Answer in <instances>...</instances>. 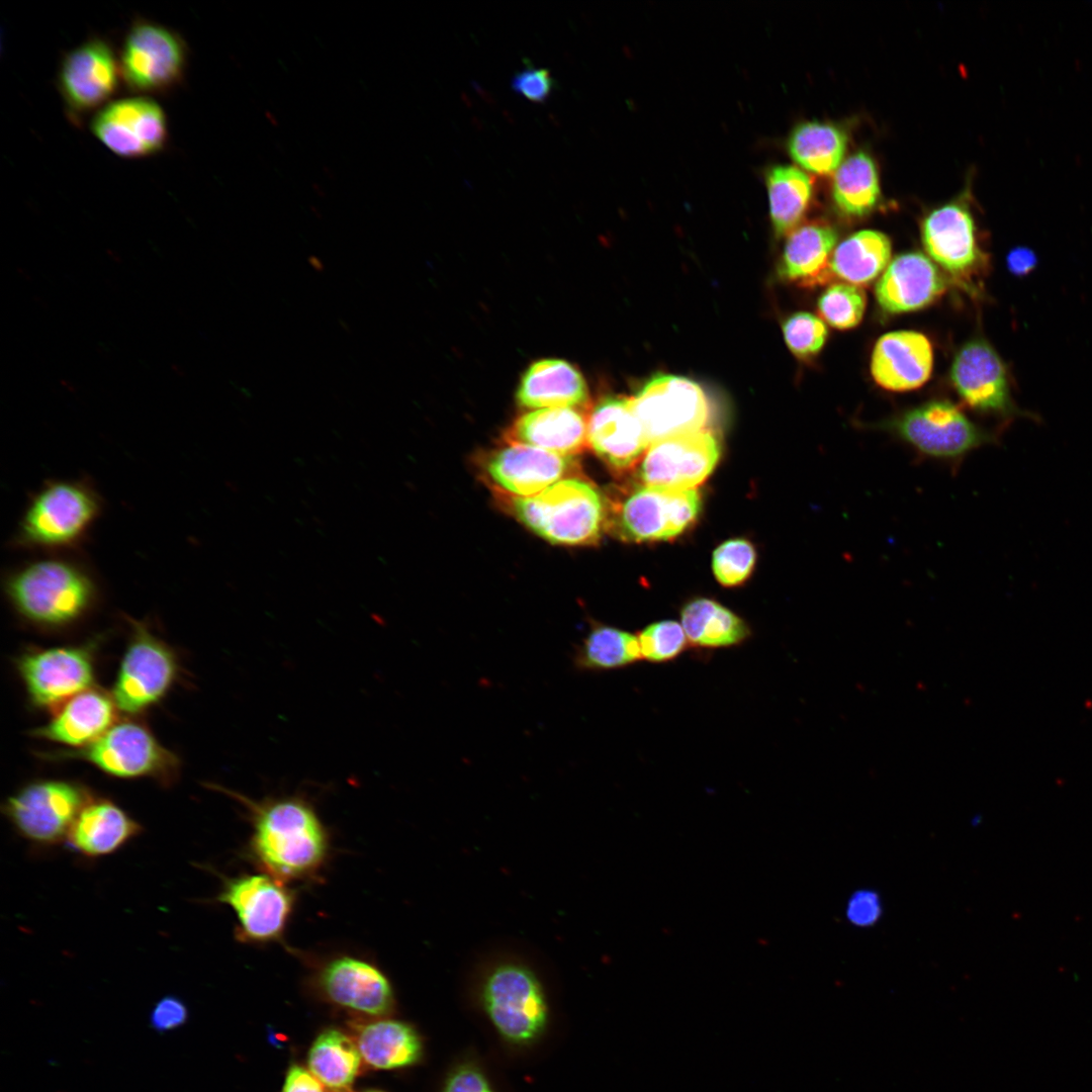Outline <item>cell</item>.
<instances>
[{"instance_id":"18","label":"cell","mask_w":1092,"mask_h":1092,"mask_svg":"<svg viewBox=\"0 0 1092 1092\" xmlns=\"http://www.w3.org/2000/svg\"><path fill=\"white\" fill-rule=\"evenodd\" d=\"M719 443L708 431L668 437L651 444L639 469L644 485L692 489L713 471Z\"/></svg>"},{"instance_id":"1","label":"cell","mask_w":1092,"mask_h":1092,"mask_svg":"<svg viewBox=\"0 0 1092 1092\" xmlns=\"http://www.w3.org/2000/svg\"><path fill=\"white\" fill-rule=\"evenodd\" d=\"M2 590L20 621L48 632L83 623L103 597L100 577L81 552L34 554L3 572Z\"/></svg>"},{"instance_id":"48","label":"cell","mask_w":1092,"mask_h":1092,"mask_svg":"<svg viewBox=\"0 0 1092 1092\" xmlns=\"http://www.w3.org/2000/svg\"><path fill=\"white\" fill-rule=\"evenodd\" d=\"M367 1092H382V1091H378V1090H370V1091H367Z\"/></svg>"},{"instance_id":"30","label":"cell","mask_w":1092,"mask_h":1092,"mask_svg":"<svg viewBox=\"0 0 1092 1092\" xmlns=\"http://www.w3.org/2000/svg\"><path fill=\"white\" fill-rule=\"evenodd\" d=\"M836 242L835 229L825 221L798 225L788 235L779 276L807 287L828 282L832 279L829 262Z\"/></svg>"},{"instance_id":"47","label":"cell","mask_w":1092,"mask_h":1092,"mask_svg":"<svg viewBox=\"0 0 1092 1092\" xmlns=\"http://www.w3.org/2000/svg\"><path fill=\"white\" fill-rule=\"evenodd\" d=\"M1036 264V254L1027 247L1013 248L1006 257L1007 268L1010 273L1015 276L1028 275L1035 269Z\"/></svg>"},{"instance_id":"44","label":"cell","mask_w":1092,"mask_h":1092,"mask_svg":"<svg viewBox=\"0 0 1092 1092\" xmlns=\"http://www.w3.org/2000/svg\"><path fill=\"white\" fill-rule=\"evenodd\" d=\"M188 1009L185 1003L177 996L167 995L161 998L154 1006L150 1014L151 1027L160 1032L176 1029L186 1023Z\"/></svg>"},{"instance_id":"14","label":"cell","mask_w":1092,"mask_h":1092,"mask_svg":"<svg viewBox=\"0 0 1092 1092\" xmlns=\"http://www.w3.org/2000/svg\"><path fill=\"white\" fill-rule=\"evenodd\" d=\"M922 242L954 283L972 294L978 292L989 257L979 244L974 218L966 206L951 202L932 210L922 223Z\"/></svg>"},{"instance_id":"36","label":"cell","mask_w":1092,"mask_h":1092,"mask_svg":"<svg viewBox=\"0 0 1092 1092\" xmlns=\"http://www.w3.org/2000/svg\"><path fill=\"white\" fill-rule=\"evenodd\" d=\"M847 135L838 126L821 121H805L791 131L787 148L792 159L815 174L836 170L845 154Z\"/></svg>"},{"instance_id":"33","label":"cell","mask_w":1092,"mask_h":1092,"mask_svg":"<svg viewBox=\"0 0 1092 1092\" xmlns=\"http://www.w3.org/2000/svg\"><path fill=\"white\" fill-rule=\"evenodd\" d=\"M891 257V242L881 232L863 230L843 240L829 262L831 278L838 277L853 285H867L886 268Z\"/></svg>"},{"instance_id":"31","label":"cell","mask_w":1092,"mask_h":1092,"mask_svg":"<svg viewBox=\"0 0 1092 1092\" xmlns=\"http://www.w3.org/2000/svg\"><path fill=\"white\" fill-rule=\"evenodd\" d=\"M356 1043L362 1059L375 1069L410 1067L423 1055L418 1031L399 1020H375L360 1026Z\"/></svg>"},{"instance_id":"28","label":"cell","mask_w":1092,"mask_h":1092,"mask_svg":"<svg viewBox=\"0 0 1092 1092\" xmlns=\"http://www.w3.org/2000/svg\"><path fill=\"white\" fill-rule=\"evenodd\" d=\"M142 828L114 802L93 797L75 820L68 843L87 857L110 854L135 837Z\"/></svg>"},{"instance_id":"41","label":"cell","mask_w":1092,"mask_h":1092,"mask_svg":"<svg viewBox=\"0 0 1092 1092\" xmlns=\"http://www.w3.org/2000/svg\"><path fill=\"white\" fill-rule=\"evenodd\" d=\"M783 334L791 352L799 359L808 360L821 351L828 331L821 318L810 312L800 311L785 321Z\"/></svg>"},{"instance_id":"34","label":"cell","mask_w":1092,"mask_h":1092,"mask_svg":"<svg viewBox=\"0 0 1092 1092\" xmlns=\"http://www.w3.org/2000/svg\"><path fill=\"white\" fill-rule=\"evenodd\" d=\"M769 215L777 237L789 235L806 213L813 185L810 177L792 165H774L765 171Z\"/></svg>"},{"instance_id":"16","label":"cell","mask_w":1092,"mask_h":1092,"mask_svg":"<svg viewBox=\"0 0 1092 1092\" xmlns=\"http://www.w3.org/2000/svg\"><path fill=\"white\" fill-rule=\"evenodd\" d=\"M90 128L113 154L127 159L152 156L164 149L168 139L163 109L145 96L108 103L92 118Z\"/></svg>"},{"instance_id":"26","label":"cell","mask_w":1092,"mask_h":1092,"mask_svg":"<svg viewBox=\"0 0 1092 1092\" xmlns=\"http://www.w3.org/2000/svg\"><path fill=\"white\" fill-rule=\"evenodd\" d=\"M507 443L536 447L573 457L588 446L587 419L580 408H540L518 417L508 430Z\"/></svg>"},{"instance_id":"29","label":"cell","mask_w":1092,"mask_h":1092,"mask_svg":"<svg viewBox=\"0 0 1092 1092\" xmlns=\"http://www.w3.org/2000/svg\"><path fill=\"white\" fill-rule=\"evenodd\" d=\"M679 614L689 647L696 655L739 647L752 635L742 617L713 599H693L681 607Z\"/></svg>"},{"instance_id":"19","label":"cell","mask_w":1092,"mask_h":1092,"mask_svg":"<svg viewBox=\"0 0 1092 1092\" xmlns=\"http://www.w3.org/2000/svg\"><path fill=\"white\" fill-rule=\"evenodd\" d=\"M314 981L331 1003L369 1016L387 1015L394 1006L392 986L372 962L356 954H337L322 962Z\"/></svg>"},{"instance_id":"32","label":"cell","mask_w":1092,"mask_h":1092,"mask_svg":"<svg viewBox=\"0 0 1092 1092\" xmlns=\"http://www.w3.org/2000/svg\"><path fill=\"white\" fill-rule=\"evenodd\" d=\"M572 658L575 669L583 672L626 668L642 660L637 634L599 622H593L575 645Z\"/></svg>"},{"instance_id":"43","label":"cell","mask_w":1092,"mask_h":1092,"mask_svg":"<svg viewBox=\"0 0 1092 1092\" xmlns=\"http://www.w3.org/2000/svg\"><path fill=\"white\" fill-rule=\"evenodd\" d=\"M442 1092H494L483 1071L471 1062L455 1067L447 1076Z\"/></svg>"},{"instance_id":"37","label":"cell","mask_w":1092,"mask_h":1092,"mask_svg":"<svg viewBox=\"0 0 1092 1092\" xmlns=\"http://www.w3.org/2000/svg\"><path fill=\"white\" fill-rule=\"evenodd\" d=\"M880 196L878 171L868 154L855 153L837 168L832 183V198L842 214L862 217L874 210Z\"/></svg>"},{"instance_id":"13","label":"cell","mask_w":1092,"mask_h":1092,"mask_svg":"<svg viewBox=\"0 0 1092 1092\" xmlns=\"http://www.w3.org/2000/svg\"><path fill=\"white\" fill-rule=\"evenodd\" d=\"M118 65L120 76L130 90L162 93L182 80L186 46L168 27L136 20L123 39Z\"/></svg>"},{"instance_id":"42","label":"cell","mask_w":1092,"mask_h":1092,"mask_svg":"<svg viewBox=\"0 0 1092 1092\" xmlns=\"http://www.w3.org/2000/svg\"><path fill=\"white\" fill-rule=\"evenodd\" d=\"M511 88L529 101L543 104L552 94L554 80L548 69L528 66L512 77Z\"/></svg>"},{"instance_id":"40","label":"cell","mask_w":1092,"mask_h":1092,"mask_svg":"<svg viewBox=\"0 0 1092 1092\" xmlns=\"http://www.w3.org/2000/svg\"><path fill=\"white\" fill-rule=\"evenodd\" d=\"M755 558V550L748 541L728 540L713 553L712 567L715 577L724 586H737L749 577Z\"/></svg>"},{"instance_id":"24","label":"cell","mask_w":1092,"mask_h":1092,"mask_svg":"<svg viewBox=\"0 0 1092 1092\" xmlns=\"http://www.w3.org/2000/svg\"><path fill=\"white\" fill-rule=\"evenodd\" d=\"M54 711L47 724L30 731L31 736L75 749L92 743L111 728L117 722L118 709L111 694L92 687Z\"/></svg>"},{"instance_id":"23","label":"cell","mask_w":1092,"mask_h":1092,"mask_svg":"<svg viewBox=\"0 0 1092 1092\" xmlns=\"http://www.w3.org/2000/svg\"><path fill=\"white\" fill-rule=\"evenodd\" d=\"M945 291V279L934 263L919 252L894 258L876 286V298L887 313L924 308Z\"/></svg>"},{"instance_id":"39","label":"cell","mask_w":1092,"mask_h":1092,"mask_svg":"<svg viewBox=\"0 0 1092 1092\" xmlns=\"http://www.w3.org/2000/svg\"><path fill=\"white\" fill-rule=\"evenodd\" d=\"M866 303V294L856 285L832 284L820 295L818 311L831 327L848 330L861 322Z\"/></svg>"},{"instance_id":"21","label":"cell","mask_w":1092,"mask_h":1092,"mask_svg":"<svg viewBox=\"0 0 1092 1092\" xmlns=\"http://www.w3.org/2000/svg\"><path fill=\"white\" fill-rule=\"evenodd\" d=\"M481 470L496 492L525 497L535 495L556 481L572 476L576 467L573 457L523 444L507 443L483 458Z\"/></svg>"},{"instance_id":"45","label":"cell","mask_w":1092,"mask_h":1092,"mask_svg":"<svg viewBox=\"0 0 1092 1092\" xmlns=\"http://www.w3.org/2000/svg\"><path fill=\"white\" fill-rule=\"evenodd\" d=\"M848 906L849 919L861 925L872 923L880 913L878 899L869 892L856 893Z\"/></svg>"},{"instance_id":"9","label":"cell","mask_w":1092,"mask_h":1092,"mask_svg":"<svg viewBox=\"0 0 1092 1092\" xmlns=\"http://www.w3.org/2000/svg\"><path fill=\"white\" fill-rule=\"evenodd\" d=\"M94 796L85 786L67 780H38L8 797L3 812L17 833L38 845L67 839L87 803Z\"/></svg>"},{"instance_id":"4","label":"cell","mask_w":1092,"mask_h":1092,"mask_svg":"<svg viewBox=\"0 0 1092 1092\" xmlns=\"http://www.w3.org/2000/svg\"><path fill=\"white\" fill-rule=\"evenodd\" d=\"M498 493V492H497ZM504 509L544 540L570 546L596 543L606 527V500L588 480L568 476L531 496L498 493Z\"/></svg>"},{"instance_id":"38","label":"cell","mask_w":1092,"mask_h":1092,"mask_svg":"<svg viewBox=\"0 0 1092 1092\" xmlns=\"http://www.w3.org/2000/svg\"><path fill=\"white\" fill-rule=\"evenodd\" d=\"M636 634L641 658L649 663L672 662L690 648L681 624L674 620L653 622Z\"/></svg>"},{"instance_id":"10","label":"cell","mask_w":1092,"mask_h":1092,"mask_svg":"<svg viewBox=\"0 0 1092 1092\" xmlns=\"http://www.w3.org/2000/svg\"><path fill=\"white\" fill-rule=\"evenodd\" d=\"M700 495L692 489L642 485L607 507L606 526L622 539L634 542L669 540L696 519Z\"/></svg>"},{"instance_id":"11","label":"cell","mask_w":1092,"mask_h":1092,"mask_svg":"<svg viewBox=\"0 0 1092 1092\" xmlns=\"http://www.w3.org/2000/svg\"><path fill=\"white\" fill-rule=\"evenodd\" d=\"M96 644L31 648L15 662L28 700L38 709L56 710L94 685Z\"/></svg>"},{"instance_id":"15","label":"cell","mask_w":1092,"mask_h":1092,"mask_svg":"<svg viewBox=\"0 0 1092 1092\" xmlns=\"http://www.w3.org/2000/svg\"><path fill=\"white\" fill-rule=\"evenodd\" d=\"M649 444L700 431L709 417L701 386L681 376L656 374L631 397Z\"/></svg>"},{"instance_id":"20","label":"cell","mask_w":1092,"mask_h":1092,"mask_svg":"<svg viewBox=\"0 0 1092 1092\" xmlns=\"http://www.w3.org/2000/svg\"><path fill=\"white\" fill-rule=\"evenodd\" d=\"M119 65L111 47L94 37L70 51L63 59L58 86L73 118L101 106L118 89Z\"/></svg>"},{"instance_id":"12","label":"cell","mask_w":1092,"mask_h":1092,"mask_svg":"<svg viewBox=\"0 0 1092 1092\" xmlns=\"http://www.w3.org/2000/svg\"><path fill=\"white\" fill-rule=\"evenodd\" d=\"M216 900L233 910L238 938L267 943L282 938L295 898L282 881L264 873L223 879Z\"/></svg>"},{"instance_id":"27","label":"cell","mask_w":1092,"mask_h":1092,"mask_svg":"<svg viewBox=\"0 0 1092 1092\" xmlns=\"http://www.w3.org/2000/svg\"><path fill=\"white\" fill-rule=\"evenodd\" d=\"M516 399L525 408H582L588 389L580 371L562 359H540L523 373Z\"/></svg>"},{"instance_id":"5","label":"cell","mask_w":1092,"mask_h":1092,"mask_svg":"<svg viewBox=\"0 0 1092 1092\" xmlns=\"http://www.w3.org/2000/svg\"><path fill=\"white\" fill-rule=\"evenodd\" d=\"M46 758L82 760L111 777L149 778L163 786L176 783L181 767L178 756L145 723L133 719L116 722L84 747L48 753Z\"/></svg>"},{"instance_id":"8","label":"cell","mask_w":1092,"mask_h":1092,"mask_svg":"<svg viewBox=\"0 0 1092 1092\" xmlns=\"http://www.w3.org/2000/svg\"><path fill=\"white\" fill-rule=\"evenodd\" d=\"M130 635L111 696L118 711L138 716L159 703L175 684L179 662L175 651L145 622L126 618Z\"/></svg>"},{"instance_id":"35","label":"cell","mask_w":1092,"mask_h":1092,"mask_svg":"<svg viewBox=\"0 0 1092 1092\" xmlns=\"http://www.w3.org/2000/svg\"><path fill=\"white\" fill-rule=\"evenodd\" d=\"M357 1043L341 1030H324L308 1052V1068L331 1092H350L360 1065Z\"/></svg>"},{"instance_id":"25","label":"cell","mask_w":1092,"mask_h":1092,"mask_svg":"<svg viewBox=\"0 0 1092 1092\" xmlns=\"http://www.w3.org/2000/svg\"><path fill=\"white\" fill-rule=\"evenodd\" d=\"M932 364V347L923 334L896 331L883 335L875 344L871 373L875 382L887 390L908 391L929 379Z\"/></svg>"},{"instance_id":"17","label":"cell","mask_w":1092,"mask_h":1092,"mask_svg":"<svg viewBox=\"0 0 1092 1092\" xmlns=\"http://www.w3.org/2000/svg\"><path fill=\"white\" fill-rule=\"evenodd\" d=\"M950 380L965 404L1003 418L1026 416L1013 401L1007 367L984 339L967 342L956 354Z\"/></svg>"},{"instance_id":"2","label":"cell","mask_w":1092,"mask_h":1092,"mask_svg":"<svg viewBox=\"0 0 1092 1092\" xmlns=\"http://www.w3.org/2000/svg\"><path fill=\"white\" fill-rule=\"evenodd\" d=\"M248 812L252 825L250 848L265 873L280 881L315 875L329 853V835L314 807L300 796L254 800L218 785Z\"/></svg>"},{"instance_id":"7","label":"cell","mask_w":1092,"mask_h":1092,"mask_svg":"<svg viewBox=\"0 0 1092 1092\" xmlns=\"http://www.w3.org/2000/svg\"><path fill=\"white\" fill-rule=\"evenodd\" d=\"M879 429L888 431L924 457L949 462L961 461L995 438L946 399L930 400L905 411L880 424Z\"/></svg>"},{"instance_id":"22","label":"cell","mask_w":1092,"mask_h":1092,"mask_svg":"<svg viewBox=\"0 0 1092 1092\" xmlns=\"http://www.w3.org/2000/svg\"><path fill=\"white\" fill-rule=\"evenodd\" d=\"M588 446L610 467L624 470L637 462L649 445L631 397L605 396L587 419Z\"/></svg>"},{"instance_id":"46","label":"cell","mask_w":1092,"mask_h":1092,"mask_svg":"<svg viewBox=\"0 0 1092 1092\" xmlns=\"http://www.w3.org/2000/svg\"><path fill=\"white\" fill-rule=\"evenodd\" d=\"M323 1086L310 1071L294 1064L286 1073L282 1092H325Z\"/></svg>"},{"instance_id":"6","label":"cell","mask_w":1092,"mask_h":1092,"mask_svg":"<svg viewBox=\"0 0 1092 1092\" xmlns=\"http://www.w3.org/2000/svg\"><path fill=\"white\" fill-rule=\"evenodd\" d=\"M480 999L497 1034L515 1045L536 1041L548 1023V1005L536 975L518 963L495 966L485 976Z\"/></svg>"},{"instance_id":"3","label":"cell","mask_w":1092,"mask_h":1092,"mask_svg":"<svg viewBox=\"0 0 1092 1092\" xmlns=\"http://www.w3.org/2000/svg\"><path fill=\"white\" fill-rule=\"evenodd\" d=\"M103 510L89 477L48 479L29 495L8 546L31 555L81 552Z\"/></svg>"}]
</instances>
